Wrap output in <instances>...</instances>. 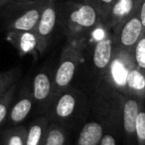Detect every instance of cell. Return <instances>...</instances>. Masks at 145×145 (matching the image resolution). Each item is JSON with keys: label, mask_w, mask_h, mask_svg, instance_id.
Here are the masks:
<instances>
[{"label": "cell", "mask_w": 145, "mask_h": 145, "mask_svg": "<svg viewBox=\"0 0 145 145\" xmlns=\"http://www.w3.org/2000/svg\"><path fill=\"white\" fill-rule=\"evenodd\" d=\"M59 22L71 39L80 40L103 24V18L91 0H68L59 4Z\"/></svg>", "instance_id": "obj_1"}, {"label": "cell", "mask_w": 145, "mask_h": 145, "mask_svg": "<svg viewBox=\"0 0 145 145\" xmlns=\"http://www.w3.org/2000/svg\"><path fill=\"white\" fill-rule=\"evenodd\" d=\"M46 0H19L4 6L2 13L9 32H29L36 29Z\"/></svg>", "instance_id": "obj_2"}, {"label": "cell", "mask_w": 145, "mask_h": 145, "mask_svg": "<svg viewBox=\"0 0 145 145\" xmlns=\"http://www.w3.org/2000/svg\"><path fill=\"white\" fill-rule=\"evenodd\" d=\"M78 51L72 47H68L64 52V57L61 60L53 80L52 99L54 101L60 93L66 91L75 77L79 66Z\"/></svg>", "instance_id": "obj_3"}, {"label": "cell", "mask_w": 145, "mask_h": 145, "mask_svg": "<svg viewBox=\"0 0 145 145\" xmlns=\"http://www.w3.org/2000/svg\"><path fill=\"white\" fill-rule=\"evenodd\" d=\"M113 29H114V36H113L114 43L124 51L133 50L134 46L145 31L139 18L138 10L121 21Z\"/></svg>", "instance_id": "obj_4"}, {"label": "cell", "mask_w": 145, "mask_h": 145, "mask_svg": "<svg viewBox=\"0 0 145 145\" xmlns=\"http://www.w3.org/2000/svg\"><path fill=\"white\" fill-rule=\"evenodd\" d=\"M59 23V3L57 0H46L39 22L34 30L38 40V52L46 49Z\"/></svg>", "instance_id": "obj_5"}, {"label": "cell", "mask_w": 145, "mask_h": 145, "mask_svg": "<svg viewBox=\"0 0 145 145\" xmlns=\"http://www.w3.org/2000/svg\"><path fill=\"white\" fill-rule=\"evenodd\" d=\"M79 105L78 95L75 91L66 89L54 99L53 116L58 120H68L75 114Z\"/></svg>", "instance_id": "obj_6"}, {"label": "cell", "mask_w": 145, "mask_h": 145, "mask_svg": "<svg viewBox=\"0 0 145 145\" xmlns=\"http://www.w3.org/2000/svg\"><path fill=\"white\" fill-rule=\"evenodd\" d=\"M114 39L106 35L95 43L93 50V64L97 70L105 71L108 68L113 55Z\"/></svg>", "instance_id": "obj_7"}, {"label": "cell", "mask_w": 145, "mask_h": 145, "mask_svg": "<svg viewBox=\"0 0 145 145\" xmlns=\"http://www.w3.org/2000/svg\"><path fill=\"white\" fill-rule=\"evenodd\" d=\"M138 1L139 0H116L107 17L103 21V25L107 28L113 29L117 24L137 10Z\"/></svg>", "instance_id": "obj_8"}, {"label": "cell", "mask_w": 145, "mask_h": 145, "mask_svg": "<svg viewBox=\"0 0 145 145\" xmlns=\"http://www.w3.org/2000/svg\"><path fill=\"white\" fill-rule=\"evenodd\" d=\"M140 105L138 101L135 99H127L123 103L122 108V123L123 129H124L125 134L127 135L130 140L133 138L136 140L135 137V127H136V120L137 116L140 111Z\"/></svg>", "instance_id": "obj_9"}, {"label": "cell", "mask_w": 145, "mask_h": 145, "mask_svg": "<svg viewBox=\"0 0 145 145\" xmlns=\"http://www.w3.org/2000/svg\"><path fill=\"white\" fill-rule=\"evenodd\" d=\"M53 82L47 72H39L33 80L32 97L36 103H45L52 99Z\"/></svg>", "instance_id": "obj_10"}, {"label": "cell", "mask_w": 145, "mask_h": 145, "mask_svg": "<svg viewBox=\"0 0 145 145\" xmlns=\"http://www.w3.org/2000/svg\"><path fill=\"white\" fill-rule=\"evenodd\" d=\"M103 135V127L101 123L87 122L81 129L76 145H99Z\"/></svg>", "instance_id": "obj_11"}, {"label": "cell", "mask_w": 145, "mask_h": 145, "mask_svg": "<svg viewBox=\"0 0 145 145\" xmlns=\"http://www.w3.org/2000/svg\"><path fill=\"white\" fill-rule=\"evenodd\" d=\"M9 34L10 40L15 44L20 54L25 55L34 50L38 51V40L34 32H9Z\"/></svg>", "instance_id": "obj_12"}, {"label": "cell", "mask_w": 145, "mask_h": 145, "mask_svg": "<svg viewBox=\"0 0 145 145\" xmlns=\"http://www.w3.org/2000/svg\"><path fill=\"white\" fill-rule=\"evenodd\" d=\"M48 127V120L46 117L41 116L37 118L27 129L25 145H43Z\"/></svg>", "instance_id": "obj_13"}, {"label": "cell", "mask_w": 145, "mask_h": 145, "mask_svg": "<svg viewBox=\"0 0 145 145\" xmlns=\"http://www.w3.org/2000/svg\"><path fill=\"white\" fill-rule=\"evenodd\" d=\"M33 97L24 95L12 105L9 112V117L12 124H19L25 120L33 107Z\"/></svg>", "instance_id": "obj_14"}, {"label": "cell", "mask_w": 145, "mask_h": 145, "mask_svg": "<svg viewBox=\"0 0 145 145\" xmlns=\"http://www.w3.org/2000/svg\"><path fill=\"white\" fill-rule=\"evenodd\" d=\"M67 132L66 129L59 124L49 125L46 137L43 145H66Z\"/></svg>", "instance_id": "obj_15"}, {"label": "cell", "mask_w": 145, "mask_h": 145, "mask_svg": "<svg viewBox=\"0 0 145 145\" xmlns=\"http://www.w3.org/2000/svg\"><path fill=\"white\" fill-rule=\"evenodd\" d=\"M145 72L140 69H131L127 72L125 83L128 89L132 91L140 93L145 91Z\"/></svg>", "instance_id": "obj_16"}, {"label": "cell", "mask_w": 145, "mask_h": 145, "mask_svg": "<svg viewBox=\"0 0 145 145\" xmlns=\"http://www.w3.org/2000/svg\"><path fill=\"white\" fill-rule=\"evenodd\" d=\"M26 128L15 127L4 133L2 145H25L26 142Z\"/></svg>", "instance_id": "obj_17"}, {"label": "cell", "mask_w": 145, "mask_h": 145, "mask_svg": "<svg viewBox=\"0 0 145 145\" xmlns=\"http://www.w3.org/2000/svg\"><path fill=\"white\" fill-rule=\"evenodd\" d=\"M18 77L19 71L15 69L0 74V99L9 91L12 86L15 85V82L17 81Z\"/></svg>", "instance_id": "obj_18"}, {"label": "cell", "mask_w": 145, "mask_h": 145, "mask_svg": "<svg viewBox=\"0 0 145 145\" xmlns=\"http://www.w3.org/2000/svg\"><path fill=\"white\" fill-rule=\"evenodd\" d=\"M17 89V86L14 85L9 89V91L0 99V125L2 124L7 118L9 114V108H10L11 101L15 95V91Z\"/></svg>", "instance_id": "obj_19"}, {"label": "cell", "mask_w": 145, "mask_h": 145, "mask_svg": "<svg viewBox=\"0 0 145 145\" xmlns=\"http://www.w3.org/2000/svg\"><path fill=\"white\" fill-rule=\"evenodd\" d=\"M132 51L135 65L138 69L145 72V31Z\"/></svg>", "instance_id": "obj_20"}, {"label": "cell", "mask_w": 145, "mask_h": 145, "mask_svg": "<svg viewBox=\"0 0 145 145\" xmlns=\"http://www.w3.org/2000/svg\"><path fill=\"white\" fill-rule=\"evenodd\" d=\"M135 137L138 145H145V110H140L137 116Z\"/></svg>", "instance_id": "obj_21"}, {"label": "cell", "mask_w": 145, "mask_h": 145, "mask_svg": "<svg viewBox=\"0 0 145 145\" xmlns=\"http://www.w3.org/2000/svg\"><path fill=\"white\" fill-rule=\"evenodd\" d=\"M91 1H93V3L99 10L101 14L103 15V21H105V18L107 17L109 11L111 10V8H112V6L114 5V3L116 2V0H91Z\"/></svg>", "instance_id": "obj_22"}, {"label": "cell", "mask_w": 145, "mask_h": 145, "mask_svg": "<svg viewBox=\"0 0 145 145\" xmlns=\"http://www.w3.org/2000/svg\"><path fill=\"white\" fill-rule=\"evenodd\" d=\"M138 15L145 30V0H139L138 1Z\"/></svg>", "instance_id": "obj_23"}, {"label": "cell", "mask_w": 145, "mask_h": 145, "mask_svg": "<svg viewBox=\"0 0 145 145\" xmlns=\"http://www.w3.org/2000/svg\"><path fill=\"white\" fill-rule=\"evenodd\" d=\"M99 145H117L116 140H115L114 136L111 135L110 133H106L103 136Z\"/></svg>", "instance_id": "obj_24"}, {"label": "cell", "mask_w": 145, "mask_h": 145, "mask_svg": "<svg viewBox=\"0 0 145 145\" xmlns=\"http://www.w3.org/2000/svg\"><path fill=\"white\" fill-rule=\"evenodd\" d=\"M15 1H19V0H0V7L6 6V5L15 2Z\"/></svg>", "instance_id": "obj_25"}]
</instances>
